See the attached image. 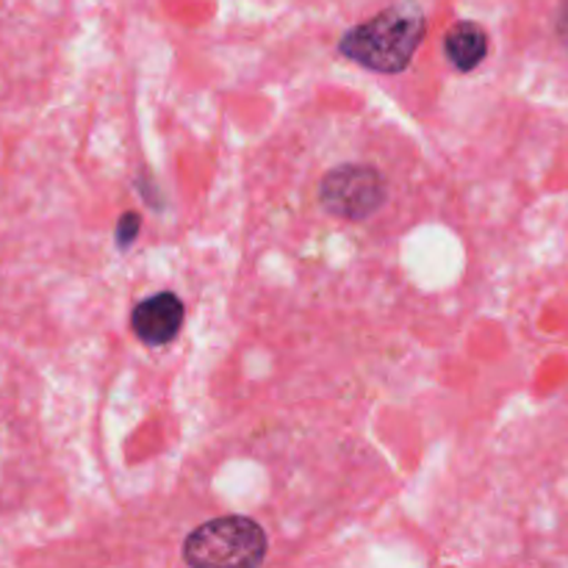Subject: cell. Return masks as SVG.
Instances as JSON below:
<instances>
[{"label":"cell","instance_id":"1","mask_svg":"<svg viewBox=\"0 0 568 568\" xmlns=\"http://www.w3.org/2000/svg\"><path fill=\"white\" fill-rule=\"evenodd\" d=\"M427 31V20L416 3H397L344 33L342 53L375 72H403L414 59Z\"/></svg>","mask_w":568,"mask_h":568},{"label":"cell","instance_id":"2","mask_svg":"<svg viewBox=\"0 0 568 568\" xmlns=\"http://www.w3.org/2000/svg\"><path fill=\"white\" fill-rule=\"evenodd\" d=\"M183 560L197 568H253L266 560V532L247 516H222L189 532Z\"/></svg>","mask_w":568,"mask_h":568},{"label":"cell","instance_id":"3","mask_svg":"<svg viewBox=\"0 0 568 568\" xmlns=\"http://www.w3.org/2000/svg\"><path fill=\"white\" fill-rule=\"evenodd\" d=\"M386 181L369 164H342L322 178L320 200L327 214L358 222L386 203Z\"/></svg>","mask_w":568,"mask_h":568},{"label":"cell","instance_id":"4","mask_svg":"<svg viewBox=\"0 0 568 568\" xmlns=\"http://www.w3.org/2000/svg\"><path fill=\"white\" fill-rule=\"evenodd\" d=\"M183 325V303L178 294L161 292L153 297L142 300L131 314V327L144 344L161 347L170 344L181 333Z\"/></svg>","mask_w":568,"mask_h":568},{"label":"cell","instance_id":"5","mask_svg":"<svg viewBox=\"0 0 568 568\" xmlns=\"http://www.w3.org/2000/svg\"><path fill=\"white\" fill-rule=\"evenodd\" d=\"M444 53H447L449 64L460 72H471L475 67L483 64L488 55V33L486 28L477 26L471 20L455 22L444 37Z\"/></svg>","mask_w":568,"mask_h":568},{"label":"cell","instance_id":"6","mask_svg":"<svg viewBox=\"0 0 568 568\" xmlns=\"http://www.w3.org/2000/svg\"><path fill=\"white\" fill-rule=\"evenodd\" d=\"M139 225H142V222H139V214H125V216H122L120 227H116V239H120V247H128V244H131L133 239H136Z\"/></svg>","mask_w":568,"mask_h":568},{"label":"cell","instance_id":"7","mask_svg":"<svg viewBox=\"0 0 568 568\" xmlns=\"http://www.w3.org/2000/svg\"><path fill=\"white\" fill-rule=\"evenodd\" d=\"M555 33L564 42V48H568V0H560L558 14H555Z\"/></svg>","mask_w":568,"mask_h":568}]
</instances>
